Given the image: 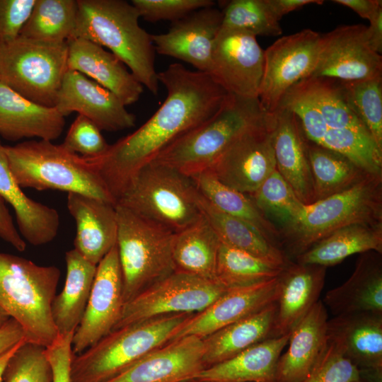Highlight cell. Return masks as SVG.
Segmentation results:
<instances>
[{
  "mask_svg": "<svg viewBox=\"0 0 382 382\" xmlns=\"http://www.w3.org/2000/svg\"><path fill=\"white\" fill-rule=\"evenodd\" d=\"M165 100L141 127L91 158L116 202L137 173L153 162L174 140L209 119L227 93L206 73L180 63L158 73Z\"/></svg>",
  "mask_w": 382,
  "mask_h": 382,
  "instance_id": "cell-1",
  "label": "cell"
},
{
  "mask_svg": "<svg viewBox=\"0 0 382 382\" xmlns=\"http://www.w3.org/2000/svg\"><path fill=\"white\" fill-rule=\"evenodd\" d=\"M72 35L109 49L152 94L159 88L151 35L139 23L134 6L125 0H77ZM69 38V39H70Z\"/></svg>",
  "mask_w": 382,
  "mask_h": 382,
  "instance_id": "cell-2",
  "label": "cell"
},
{
  "mask_svg": "<svg viewBox=\"0 0 382 382\" xmlns=\"http://www.w3.org/2000/svg\"><path fill=\"white\" fill-rule=\"evenodd\" d=\"M11 173L22 187L79 193L116 204L91 158L47 140L4 146Z\"/></svg>",
  "mask_w": 382,
  "mask_h": 382,
  "instance_id": "cell-3",
  "label": "cell"
},
{
  "mask_svg": "<svg viewBox=\"0 0 382 382\" xmlns=\"http://www.w3.org/2000/svg\"><path fill=\"white\" fill-rule=\"evenodd\" d=\"M382 222V175H368L355 185L311 204H303L279 231L295 257L345 226Z\"/></svg>",
  "mask_w": 382,
  "mask_h": 382,
  "instance_id": "cell-4",
  "label": "cell"
},
{
  "mask_svg": "<svg viewBox=\"0 0 382 382\" xmlns=\"http://www.w3.org/2000/svg\"><path fill=\"white\" fill-rule=\"evenodd\" d=\"M60 276L55 266L0 252V306L21 325L26 342L46 347L57 338L51 305Z\"/></svg>",
  "mask_w": 382,
  "mask_h": 382,
  "instance_id": "cell-5",
  "label": "cell"
},
{
  "mask_svg": "<svg viewBox=\"0 0 382 382\" xmlns=\"http://www.w3.org/2000/svg\"><path fill=\"white\" fill-rule=\"evenodd\" d=\"M192 313L153 318L115 329L83 352L74 354L71 382H105L170 342Z\"/></svg>",
  "mask_w": 382,
  "mask_h": 382,
  "instance_id": "cell-6",
  "label": "cell"
},
{
  "mask_svg": "<svg viewBox=\"0 0 382 382\" xmlns=\"http://www.w3.org/2000/svg\"><path fill=\"white\" fill-rule=\"evenodd\" d=\"M265 115L258 98L227 93L214 115L174 140L154 161L188 177L207 170L238 135Z\"/></svg>",
  "mask_w": 382,
  "mask_h": 382,
  "instance_id": "cell-7",
  "label": "cell"
},
{
  "mask_svg": "<svg viewBox=\"0 0 382 382\" xmlns=\"http://www.w3.org/2000/svg\"><path fill=\"white\" fill-rule=\"evenodd\" d=\"M115 209L116 244L126 303L176 271L173 258L175 233L120 204Z\"/></svg>",
  "mask_w": 382,
  "mask_h": 382,
  "instance_id": "cell-8",
  "label": "cell"
},
{
  "mask_svg": "<svg viewBox=\"0 0 382 382\" xmlns=\"http://www.w3.org/2000/svg\"><path fill=\"white\" fill-rule=\"evenodd\" d=\"M176 233L201 216L191 178L157 162L142 168L117 202Z\"/></svg>",
  "mask_w": 382,
  "mask_h": 382,
  "instance_id": "cell-9",
  "label": "cell"
},
{
  "mask_svg": "<svg viewBox=\"0 0 382 382\" xmlns=\"http://www.w3.org/2000/svg\"><path fill=\"white\" fill-rule=\"evenodd\" d=\"M68 43L22 36L0 46V81L25 98L54 107L68 70Z\"/></svg>",
  "mask_w": 382,
  "mask_h": 382,
  "instance_id": "cell-10",
  "label": "cell"
},
{
  "mask_svg": "<svg viewBox=\"0 0 382 382\" xmlns=\"http://www.w3.org/2000/svg\"><path fill=\"white\" fill-rule=\"evenodd\" d=\"M226 290L217 282L176 270L125 303L112 330L156 317L199 313Z\"/></svg>",
  "mask_w": 382,
  "mask_h": 382,
  "instance_id": "cell-11",
  "label": "cell"
},
{
  "mask_svg": "<svg viewBox=\"0 0 382 382\" xmlns=\"http://www.w3.org/2000/svg\"><path fill=\"white\" fill-rule=\"evenodd\" d=\"M274 116L265 113L238 135L207 169L224 185L253 193L276 169Z\"/></svg>",
  "mask_w": 382,
  "mask_h": 382,
  "instance_id": "cell-12",
  "label": "cell"
},
{
  "mask_svg": "<svg viewBox=\"0 0 382 382\" xmlns=\"http://www.w3.org/2000/svg\"><path fill=\"white\" fill-rule=\"evenodd\" d=\"M321 35L305 29L279 38L264 51L258 100L265 113L276 112L286 92L309 76L318 58Z\"/></svg>",
  "mask_w": 382,
  "mask_h": 382,
  "instance_id": "cell-13",
  "label": "cell"
},
{
  "mask_svg": "<svg viewBox=\"0 0 382 382\" xmlns=\"http://www.w3.org/2000/svg\"><path fill=\"white\" fill-rule=\"evenodd\" d=\"M264 64V50L255 35L221 27L207 74L227 93L258 98Z\"/></svg>",
  "mask_w": 382,
  "mask_h": 382,
  "instance_id": "cell-14",
  "label": "cell"
},
{
  "mask_svg": "<svg viewBox=\"0 0 382 382\" xmlns=\"http://www.w3.org/2000/svg\"><path fill=\"white\" fill-rule=\"evenodd\" d=\"M124 304L123 279L116 244L97 265L85 312L73 336V354L83 352L110 332Z\"/></svg>",
  "mask_w": 382,
  "mask_h": 382,
  "instance_id": "cell-15",
  "label": "cell"
},
{
  "mask_svg": "<svg viewBox=\"0 0 382 382\" xmlns=\"http://www.w3.org/2000/svg\"><path fill=\"white\" fill-rule=\"evenodd\" d=\"M366 28L341 25L321 35L318 61L309 76L352 81L382 76V57L369 46Z\"/></svg>",
  "mask_w": 382,
  "mask_h": 382,
  "instance_id": "cell-16",
  "label": "cell"
},
{
  "mask_svg": "<svg viewBox=\"0 0 382 382\" xmlns=\"http://www.w3.org/2000/svg\"><path fill=\"white\" fill-rule=\"evenodd\" d=\"M108 89L83 74L67 70L54 108L64 117L78 112L93 122L100 130L117 132L135 125L136 117Z\"/></svg>",
  "mask_w": 382,
  "mask_h": 382,
  "instance_id": "cell-17",
  "label": "cell"
},
{
  "mask_svg": "<svg viewBox=\"0 0 382 382\" xmlns=\"http://www.w3.org/2000/svg\"><path fill=\"white\" fill-rule=\"evenodd\" d=\"M328 340L359 370L366 382H382V314L335 316L328 322Z\"/></svg>",
  "mask_w": 382,
  "mask_h": 382,
  "instance_id": "cell-18",
  "label": "cell"
},
{
  "mask_svg": "<svg viewBox=\"0 0 382 382\" xmlns=\"http://www.w3.org/2000/svg\"><path fill=\"white\" fill-rule=\"evenodd\" d=\"M222 18L221 11L214 6L190 13L173 22L167 33L151 35L155 52L187 62L197 71L208 73Z\"/></svg>",
  "mask_w": 382,
  "mask_h": 382,
  "instance_id": "cell-19",
  "label": "cell"
},
{
  "mask_svg": "<svg viewBox=\"0 0 382 382\" xmlns=\"http://www.w3.org/2000/svg\"><path fill=\"white\" fill-rule=\"evenodd\" d=\"M277 288L278 277L250 286L228 289L204 310L192 316L172 340L190 335L204 338L255 313L276 302Z\"/></svg>",
  "mask_w": 382,
  "mask_h": 382,
  "instance_id": "cell-20",
  "label": "cell"
},
{
  "mask_svg": "<svg viewBox=\"0 0 382 382\" xmlns=\"http://www.w3.org/2000/svg\"><path fill=\"white\" fill-rule=\"evenodd\" d=\"M202 338L185 336L146 354L105 382H184L205 368Z\"/></svg>",
  "mask_w": 382,
  "mask_h": 382,
  "instance_id": "cell-21",
  "label": "cell"
},
{
  "mask_svg": "<svg viewBox=\"0 0 382 382\" xmlns=\"http://www.w3.org/2000/svg\"><path fill=\"white\" fill-rule=\"evenodd\" d=\"M326 268L290 261L286 265L278 276L276 313L271 337L290 333L319 301L325 284Z\"/></svg>",
  "mask_w": 382,
  "mask_h": 382,
  "instance_id": "cell-22",
  "label": "cell"
},
{
  "mask_svg": "<svg viewBox=\"0 0 382 382\" xmlns=\"http://www.w3.org/2000/svg\"><path fill=\"white\" fill-rule=\"evenodd\" d=\"M115 205L83 194L67 195V208L76 223L74 249L94 265L117 243Z\"/></svg>",
  "mask_w": 382,
  "mask_h": 382,
  "instance_id": "cell-23",
  "label": "cell"
},
{
  "mask_svg": "<svg viewBox=\"0 0 382 382\" xmlns=\"http://www.w3.org/2000/svg\"><path fill=\"white\" fill-rule=\"evenodd\" d=\"M272 115L276 168L303 204L313 203V181L299 120L292 111L282 106Z\"/></svg>",
  "mask_w": 382,
  "mask_h": 382,
  "instance_id": "cell-24",
  "label": "cell"
},
{
  "mask_svg": "<svg viewBox=\"0 0 382 382\" xmlns=\"http://www.w3.org/2000/svg\"><path fill=\"white\" fill-rule=\"evenodd\" d=\"M67 43L69 70L79 71L108 89L125 106L139 100L144 86L112 53L83 38H70Z\"/></svg>",
  "mask_w": 382,
  "mask_h": 382,
  "instance_id": "cell-25",
  "label": "cell"
},
{
  "mask_svg": "<svg viewBox=\"0 0 382 382\" xmlns=\"http://www.w3.org/2000/svg\"><path fill=\"white\" fill-rule=\"evenodd\" d=\"M328 316L317 301L290 332L286 351L277 361L275 382H301L311 372L328 345Z\"/></svg>",
  "mask_w": 382,
  "mask_h": 382,
  "instance_id": "cell-26",
  "label": "cell"
},
{
  "mask_svg": "<svg viewBox=\"0 0 382 382\" xmlns=\"http://www.w3.org/2000/svg\"><path fill=\"white\" fill-rule=\"evenodd\" d=\"M64 125V117L54 107L33 102L0 81V136L4 139L37 137L52 141Z\"/></svg>",
  "mask_w": 382,
  "mask_h": 382,
  "instance_id": "cell-27",
  "label": "cell"
},
{
  "mask_svg": "<svg viewBox=\"0 0 382 382\" xmlns=\"http://www.w3.org/2000/svg\"><path fill=\"white\" fill-rule=\"evenodd\" d=\"M381 254L361 253L347 280L326 292L323 303L335 316L359 313L382 314Z\"/></svg>",
  "mask_w": 382,
  "mask_h": 382,
  "instance_id": "cell-28",
  "label": "cell"
},
{
  "mask_svg": "<svg viewBox=\"0 0 382 382\" xmlns=\"http://www.w3.org/2000/svg\"><path fill=\"white\" fill-rule=\"evenodd\" d=\"M0 198L13 209L18 232L25 241L38 246L55 238L60 225L58 212L32 199L22 191L11 173L5 148L1 141Z\"/></svg>",
  "mask_w": 382,
  "mask_h": 382,
  "instance_id": "cell-29",
  "label": "cell"
},
{
  "mask_svg": "<svg viewBox=\"0 0 382 382\" xmlns=\"http://www.w3.org/2000/svg\"><path fill=\"white\" fill-rule=\"evenodd\" d=\"M290 333L270 337L235 357L202 370L195 379L202 382H275L277 361Z\"/></svg>",
  "mask_w": 382,
  "mask_h": 382,
  "instance_id": "cell-30",
  "label": "cell"
},
{
  "mask_svg": "<svg viewBox=\"0 0 382 382\" xmlns=\"http://www.w3.org/2000/svg\"><path fill=\"white\" fill-rule=\"evenodd\" d=\"M66 276L62 291L51 305L58 335L74 334L83 318L94 281L97 265L74 248L65 253Z\"/></svg>",
  "mask_w": 382,
  "mask_h": 382,
  "instance_id": "cell-31",
  "label": "cell"
},
{
  "mask_svg": "<svg viewBox=\"0 0 382 382\" xmlns=\"http://www.w3.org/2000/svg\"><path fill=\"white\" fill-rule=\"evenodd\" d=\"M275 313L276 303H273L202 338L205 368L229 359L271 337Z\"/></svg>",
  "mask_w": 382,
  "mask_h": 382,
  "instance_id": "cell-32",
  "label": "cell"
},
{
  "mask_svg": "<svg viewBox=\"0 0 382 382\" xmlns=\"http://www.w3.org/2000/svg\"><path fill=\"white\" fill-rule=\"evenodd\" d=\"M197 201L201 214L212 226L221 243L278 265L285 266L289 262L283 250L270 242L257 228L218 209L197 190Z\"/></svg>",
  "mask_w": 382,
  "mask_h": 382,
  "instance_id": "cell-33",
  "label": "cell"
},
{
  "mask_svg": "<svg viewBox=\"0 0 382 382\" xmlns=\"http://www.w3.org/2000/svg\"><path fill=\"white\" fill-rule=\"evenodd\" d=\"M370 251L382 253V222L353 224L341 228L296 258L299 263L328 267L354 254Z\"/></svg>",
  "mask_w": 382,
  "mask_h": 382,
  "instance_id": "cell-34",
  "label": "cell"
},
{
  "mask_svg": "<svg viewBox=\"0 0 382 382\" xmlns=\"http://www.w3.org/2000/svg\"><path fill=\"white\" fill-rule=\"evenodd\" d=\"M221 241L205 218L175 233L173 258L176 270L216 281V266Z\"/></svg>",
  "mask_w": 382,
  "mask_h": 382,
  "instance_id": "cell-35",
  "label": "cell"
},
{
  "mask_svg": "<svg viewBox=\"0 0 382 382\" xmlns=\"http://www.w3.org/2000/svg\"><path fill=\"white\" fill-rule=\"evenodd\" d=\"M200 195L221 212L242 219L257 228L277 245L279 231L256 207L250 197L221 183L205 170L190 177Z\"/></svg>",
  "mask_w": 382,
  "mask_h": 382,
  "instance_id": "cell-36",
  "label": "cell"
},
{
  "mask_svg": "<svg viewBox=\"0 0 382 382\" xmlns=\"http://www.w3.org/2000/svg\"><path fill=\"white\" fill-rule=\"evenodd\" d=\"M306 144L313 181L314 202L345 191L371 175L336 151L306 138Z\"/></svg>",
  "mask_w": 382,
  "mask_h": 382,
  "instance_id": "cell-37",
  "label": "cell"
},
{
  "mask_svg": "<svg viewBox=\"0 0 382 382\" xmlns=\"http://www.w3.org/2000/svg\"><path fill=\"white\" fill-rule=\"evenodd\" d=\"M294 86L314 105L328 128L369 134L347 103L339 79L308 76Z\"/></svg>",
  "mask_w": 382,
  "mask_h": 382,
  "instance_id": "cell-38",
  "label": "cell"
},
{
  "mask_svg": "<svg viewBox=\"0 0 382 382\" xmlns=\"http://www.w3.org/2000/svg\"><path fill=\"white\" fill-rule=\"evenodd\" d=\"M77 0H35L20 36L63 43L71 37L77 15Z\"/></svg>",
  "mask_w": 382,
  "mask_h": 382,
  "instance_id": "cell-39",
  "label": "cell"
},
{
  "mask_svg": "<svg viewBox=\"0 0 382 382\" xmlns=\"http://www.w3.org/2000/svg\"><path fill=\"white\" fill-rule=\"evenodd\" d=\"M285 266L267 262L221 243L216 281L227 289L250 286L278 277Z\"/></svg>",
  "mask_w": 382,
  "mask_h": 382,
  "instance_id": "cell-40",
  "label": "cell"
},
{
  "mask_svg": "<svg viewBox=\"0 0 382 382\" xmlns=\"http://www.w3.org/2000/svg\"><path fill=\"white\" fill-rule=\"evenodd\" d=\"M340 82L349 107L382 151V76Z\"/></svg>",
  "mask_w": 382,
  "mask_h": 382,
  "instance_id": "cell-41",
  "label": "cell"
},
{
  "mask_svg": "<svg viewBox=\"0 0 382 382\" xmlns=\"http://www.w3.org/2000/svg\"><path fill=\"white\" fill-rule=\"evenodd\" d=\"M221 2V1H220ZM221 27L237 29L255 37L279 36L282 33L279 21L267 0H231L222 1Z\"/></svg>",
  "mask_w": 382,
  "mask_h": 382,
  "instance_id": "cell-42",
  "label": "cell"
},
{
  "mask_svg": "<svg viewBox=\"0 0 382 382\" xmlns=\"http://www.w3.org/2000/svg\"><path fill=\"white\" fill-rule=\"evenodd\" d=\"M318 145L345 156L367 173L382 174V151L368 133L328 127Z\"/></svg>",
  "mask_w": 382,
  "mask_h": 382,
  "instance_id": "cell-43",
  "label": "cell"
},
{
  "mask_svg": "<svg viewBox=\"0 0 382 382\" xmlns=\"http://www.w3.org/2000/svg\"><path fill=\"white\" fill-rule=\"evenodd\" d=\"M248 195L265 216L275 218L282 226L294 218L304 204L277 168Z\"/></svg>",
  "mask_w": 382,
  "mask_h": 382,
  "instance_id": "cell-44",
  "label": "cell"
},
{
  "mask_svg": "<svg viewBox=\"0 0 382 382\" xmlns=\"http://www.w3.org/2000/svg\"><path fill=\"white\" fill-rule=\"evenodd\" d=\"M4 382H52V371L45 347L25 340L8 361Z\"/></svg>",
  "mask_w": 382,
  "mask_h": 382,
  "instance_id": "cell-45",
  "label": "cell"
},
{
  "mask_svg": "<svg viewBox=\"0 0 382 382\" xmlns=\"http://www.w3.org/2000/svg\"><path fill=\"white\" fill-rule=\"evenodd\" d=\"M62 144L69 151L85 158L100 157L110 146L98 127L81 115L75 118Z\"/></svg>",
  "mask_w": 382,
  "mask_h": 382,
  "instance_id": "cell-46",
  "label": "cell"
},
{
  "mask_svg": "<svg viewBox=\"0 0 382 382\" xmlns=\"http://www.w3.org/2000/svg\"><path fill=\"white\" fill-rule=\"evenodd\" d=\"M361 378L359 370L330 342L301 382H350Z\"/></svg>",
  "mask_w": 382,
  "mask_h": 382,
  "instance_id": "cell-47",
  "label": "cell"
},
{
  "mask_svg": "<svg viewBox=\"0 0 382 382\" xmlns=\"http://www.w3.org/2000/svg\"><path fill=\"white\" fill-rule=\"evenodd\" d=\"M131 4L139 17L151 23H173L200 8L215 6L212 0H132Z\"/></svg>",
  "mask_w": 382,
  "mask_h": 382,
  "instance_id": "cell-48",
  "label": "cell"
},
{
  "mask_svg": "<svg viewBox=\"0 0 382 382\" xmlns=\"http://www.w3.org/2000/svg\"><path fill=\"white\" fill-rule=\"evenodd\" d=\"M35 0H0V46L20 36Z\"/></svg>",
  "mask_w": 382,
  "mask_h": 382,
  "instance_id": "cell-49",
  "label": "cell"
},
{
  "mask_svg": "<svg viewBox=\"0 0 382 382\" xmlns=\"http://www.w3.org/2000/svg\"><path fill=\"white\" fill-rule=\"evenodd\" d=\"M74 334L58 335L54 342L45 347L52 371V382H71L70 366L74 355Z\"/></svg>",
  "mask_w": 382,
  "mask_h": 382,
  "instance_id": "cell-50",
  "label": "cell"
},
{
  "mask_svg": "<svg viewBox=\"0 0 382 382\" xmlns=\"http://www.w3.org/2000/svg\"><path fill=\"white\" fill-rule=\"evenodd\" d=\"M0 238L11 244L18 251L23 252L26 248V242L15 226L13 218L5 202L0 198Z\"/></svg>",
  "mask_w": 382,
  "mask_h": 382,
  "instance_id": "cell-51",
  "label": "cell"
},
{
  "mask_svg": "<svg viewBox=\"0 0 382 382\" xmlns=\"http://www.w3.org/2000/svg\"><path fill=\"white\" fill-rule=\"evenodd\" d=\"M25 340L23 330L13 318H10L0 328V355Z\"/></svg>",
  "mask_w": 382,
  "mask_h": 382,
  "instance_id": "cell-52",
  "label": "cell"
},
{
  "mask_svg": "<svg viewBox=\"0 0 382 382\" xmlns=\"http://www.w3.org/2000/svg\"><path fill=\"white\" fill-rule=\"evenodd\" d=\"M332 1L350 8L361 18L369 21L379 9L382 8L381 0H335Z\"/></svg>",
  "mask_w": 382,
  "mask_h": 382,
  "instance_id": "cell-53",
  "label": "cell"
},
{
  "mask_svg": "<svg viewBox=\"0 0 382 382\" xmlns=\"http://www.w3.org/2000/svg\"><path fill=\"white\" fill-rule=\"evenodd\" d=\"M267 1L279 21L284 15L303 6L311 4H323L324 2L321 0H267Z\"/></svg>",
  "mask_w": 382,
  "mask_h": 382,
  "instance_id": "cell-54",
  "label": "cell"
},
{
  "mask_svg": "<svg viewBox=\"0 0 382 382\" xmlns=\"http://www.w3.org/2000/svg\"><path fill=\"white\" fill-rule=\"evenodd\" d=\"M370 25L366 28V37L371 48L376 53L382 52V8L369 20Z\"/></svg>",
  "mask_w": 382,
  "mask_h": 382,
  "instance_id": "cell-55",
  "label": "cell"
},
{
  "mask_svg": "<svg viewBox=\"0 0 382 382\" xmlns=\"http://www.w3.org/2000/svg\"><path fill=\"white\" fill-rule=\"evenodd\" d=\"M25 340H22L19 343H18L16 345L0 355V382L2 381V375L3 372L4 371V369L6 366V364L11 357L13 354V353L16 352V350L21 345V344L25 341Z\"/></svg>",
  "mask_w": 382,
  "mask_h": 382,
  "instance_id": "cell-56",
  "label": "cell"
},
{
  "mask_svg": "<svg viewBox=\"0 0 382 382\" xmlns=\"http://www.w3.org/2000/svg\"><path fill=\"white\" fill-rule=\"evenodd\" d=\"M10 318L8 313L0 306V328H1Z\"/></svg>",
  "mask_w": 382,
  "mask_h": 382,
  "instance_id": "cell-57",
  "label": "cell"
},
{
  "mask_svg": "<svg viewBox=\"0 0 382 382\" xmlns=\"http://www.w3.org/2000/svg\"><path fill=\"white\" fill-rule=\"evenodd\" d=\"M350 382H366V381L363 380L361 378L357 380H354Z\"/></svg>",
  "mask_w": 382,
  "mask_h": 382,
  "instance_id": "cell-58",
  "label": "cell"
},
{
  "mask_svg": "<svg viewBox=\"0 0 382 382\" xmlns=\"http://www.w3.org/2000/svg\"><path fill=\"white\" fill-rule=\"evenodd\" d=\"M184 382H202V381H199L196 380V379H192V380H190V381H184Z\"/></svg>",
  "mask_w": 382,
  "mask_h": 382,
  "instance_id": "cell-59",
  "label": "cell"
}]
</instances>
